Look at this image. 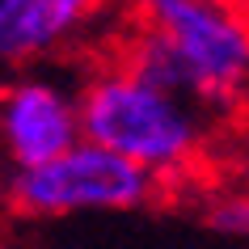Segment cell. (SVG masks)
<instances>
[{"label": "cell", "mask_w": 249, "mask_h": 249, "mask_svg": "<svg viewBox=\"0 0 249 249\" xmlns=\"http://www.w3.org/2000/svg\"><path fill=\"white\" fill-rule=\"evenodd\" d=\"M76 110L85 140L144 165L160 182L190 173L203 157V118L195 97L140 80L118 64L97 72L76 93Z\"/></svg>", "instance_id": "1"}, {"label": "cell", "mask_w": 249, "mask_h": 249, "mask_svg": "<svg viewBox=\"0 0 249 249\" xmlns=\"http://www.w3.org/2000/svg\"><path fill=\"white\" fill-rule=\"evenodd\" d=\"M127 17L173 51L195 102L249 97V0H131Z\"/></svg>", "instance_id": "2"}, {"label": "cell", "mask_w": 249, "mask_h": 249, "mask_svg": "<svg viewBox=\"0 0 249 249\" xmlns=\"http://www.w3.org/2000/svg\"><path fill=\"white\" fill-rule=\"evenodd\" d=\"M160 195V178L110 148L76 140L59 157L17 169L9 198L26 215H72V211H131Z\"/></svg>", "instance_id": "3"}, {"label": "cell", "mask_w": 249, "mask_h": 249, "mask_svg": "<svg viewBox=\"0 0 249 249\" xmlns=\"http://www.w3.org/2000/svg\"><path fill=\"white\" fill-rule=\"evenodd\" d=\"M80 135L76 97L51 80H9L0 85V152L13 169H30L59 157Z\"/></svg>", "instance_id": "4"}, {"label": "cell", "mask_w": 249, "mask_h": 249, "mask_svg": "<svg viewBox=\"0 0 249 249\" xmlns=\"http://www.w3.org/2000/svg\"><path fill=\"white\" fill-rule=\"evenodd\" d=\"M102 9L106 0H0V68L59 51Z\"/></svg>", "instance_id": "5"}, {"label": "cell", "mask_w": 249, "mask_h": 249, "mask_svg": "<svg viewBox=\"0 0 249 249\" xmlns=\"http://www.w3.org/2000/svg\"><path fill=\"white\" fill-rule=\"evenodd\" d=\"M203 220L211 228H220L228 236H249V190H232V195H215L203 207Z\"/></svg>", "instance_id": "6"}, {"label": "cell", "mask_w": 249, "mask_h": 249, "mask_svg": "<svg viewBox=\"0 0 249 249\" xmlns=\"http://www.w3.org/2000/svg\"><path fill=\"white\" fill-rule=\"evenodd\" d=\"M245 190H249V186H245Z\"/></svg>", "instance_id": "7"}]
</instances>
